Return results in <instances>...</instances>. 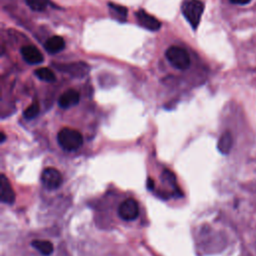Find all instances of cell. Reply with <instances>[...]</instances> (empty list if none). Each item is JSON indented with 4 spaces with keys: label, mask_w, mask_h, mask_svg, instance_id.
Wrapping results in <instances>:
<instances>
[{
    "label": "cell",
    "mask_w": 256,
    "mask_h": 256,
    "mask_svg": "<svg viewBox=\"0 0 256 256\" xmlns=\"http://www.w3.org/2000/svg\"><path fill=\"white\" fill-rule=\"evenodd\" d=\"M26 1V4L34 11L40 12V11H44L47 7V0H25Z\"/></svg>",
    "instance_id": "15"
},
{
    "label": "cell",
    "mask_w": 256,
    "mask_h": 256,
    "mask_svg": "<svg viewBox=\"0 0 256 256\" xmlns=\"http://www.w3.org/2000/svg\"><path fill=\"white\" fill-rule=\"evenodd\" d=\"M41 182L45 188L53 190L62 184L63 177L56 168L48 167L44 169L41 174Z\"/></svg>",
    "instance_id": "5"
},
{
    "label": "cell",
    "mask_w": 256,
    "mask_h": 256,
    "mask_svg": "<svg viewBox=\"0 0 256 256\" xmlns=\"http://www.w3.org/2000/svg\"><path fill=\"white\" fill-rule=\"evenodd\" d=\"M118 215L122 220L131 221L139 216V205L135 199L127 198L121 202L118 207Z\"/></svg>",
    "instance_id": "4"
},
{
    "label": "cell",
    "mask_w": 256,
    "mask_h": 256,
    "mask_svg": "<svg viewBox=\"0 0 256 256\" xmlns=\"http://www.w3.org/2000/svg\"><path fill=\"white\" fill-rule=\"evenodd\" d=\"M232 145H233L232 135L230 132L226 131L219 138L217 148H218L219 152L222 153V154H228L230 150H231V148H232Z\"/></svg>",
    "instance_id": "11"
},
{
    "label": "cell",
    "mask_w": 256,
    "mask_h": 256,
    "mask_svg": "<svg viewBox=\"0 0 256 256\" xmlns=\"http://www.w3.org/2000/svg\"><path fill=\"white\" fill-rule=\"evenodd\" d=\"M57 142L62 149L66 151H75L82 146L83 136L78 130L65 127L58 132Z\"/></svg>",
    "instance_id": "1"
},
{
    "label": "cell",
    "mask_w": 256,
    "mask_h": 256,
    "mask_svg": "<svg viewBox=\"0 0 256 256\" xmlns=\"http://www.w3.org/2000/svg\"><path fill=\"white\" fill-rule=\"evenodd\" d=\"M31 246L44 256H49L54 251L53 244L48 240H40V239L33 240L31 242Z\"/></svg>",
    "instance_id": "12"
},
{
    "label": "cell",
    "mask_w": 256,
    "mask_h": 256,
    "mask_svg": "<svg viewBox=\"0 0 256 256\" xmlns=\"http://www.w3.org/2000/svg\"><path fill=\"white\" fill-rule=\"evenodd\" d=\"M108 6H109V12H110V15L112 18H114L120 22L126 21L127 14H128L126 7L119 5V4H115V3H109Z\"/></svg>",
    "instance_id": "13"
},
{
    "label": "cell",
    "mask_w": 256,
    "mask_h": 256,
    "mask_svg": "<svg viewBox=\"0 0 256 256\" xmlns=\"http://www.w3.org/2000/svg\"><path fill=\"white\" fill-rule=\"evenodd\" d=\"M64 47H65L64 39L61 36H57V35L50 37L44 45V48L46 49V51H48V52L51 54H55V53L60 52V51H62L64 49Z\"/></svg>",
    "instance_id": "10"
},
{
    "label": "cell",
    "mask_w": 256,
    "mask_h": 256,
    "mask_svg": "<svg viewBox=\"0 0 256 256\" xmlns=\"http://www.w3.org/2000/svg\"><path fill=\"white\" fill-rule=\"evenodd\" d=\"M35 75L36 77L39 78L42 81L45 82H54L56 80V76L52 70H50L49 68L46 67H41L35 70Z\"/></svg>",
    "instance_id": "14"
},
{
    "label": "cell",
    "mask_w": 256,
    "mask_h": 256,
    "mask_svg": "<svg viewBox=\"0 0 256 256\" xmlns=\"http://www.w3.org/2000/svg\"><path fill=\"white\" fill-rule=\"evenodd\" d=\"M230 2L233 4H239V5H244V4H248L251 0H229Z\"/></svg>",
    "instance_id": "17"
},
{
    "label": "cell",
    "mask_w": 256,
    "mask_h": 256,
    "mask_svg": "<svg viewBox=\"0 0 256 256\" xmlns=\"http://www.w3.org/2000/svg\"><path fill=\"white\" fill-rule=\"evenodd\" d=\"M80 100V94L77 90L69 89L65 91L58 99V105L61 108L67 109L70 107H73L79 103Z\"/></svg>",
    "instance_id": "9"
},
{
    "label": "cell",
    "mask_w": 256,
    "mask_h": 256,
    "mask_svg": "<svg viewBox=\"0 0 256 256\" xmlns=\"http://www.w3.org/2000/svg\"><path fill=\"white\" fill-rule=\"evenodd\" d=\"M21 55L25 62L28 64H40L43 62L44 58L40 51L33 45H26L21 48Z\"/></svg>",
    "instance_id": "7"
},
{
    "label": "cell",
    "mask_w": 256,
    "mask_h": 256,
    "mask_svg": "<svg viewBox=\"0 0 256 256\" xmlns=\"http://www.w3.org/2000/svg\"><path fill=\"white\" fill-rule=\"evenodd\" d=\"M169 63L178 70H186L190 67L191 60L186 49L180 46H170L165 52Z\"/></svg>",
    "instance_id": "2"
},
{
    "label": "cell",
    "mask_w": 256,
    "mask_h": 256,
    "mask_svg": "<svg viewBox=\"0 0 256 256\" xmlns=\"http://www.w3.org/2000/svg\"><path fill=\"white\" fill-rule=\"evenodd\" d=\"M0 190H1L0 199H1L2 203H6V204H13L14 203L15 192L12 188L10 181L5 176V174L1 175V180H0Z\"/></svg>",
    "instance_id": "8"
},
{
    "label": "cell",
    "mask_w": 256,
    "mask_h": 256,
    "mask_svg": "<svg viewBox=\"0 0 256 256\" xmlns=\"http://www.w3.org/2000/svg\"><path fill=\"white\" fill-rule=\"evenodd\" d=\"M135 16L141 26L147 30L157 31L161 27V23L154 16L150 15L149 13H147L146 11H144L142 9H139L135 13Z\"/></svg>",
    "instance_id": "6"
},
{
    "label": "cell",
    "mask_w": 256,
    "mask_h": 256,
    "mask_svg": "<svg viewBox=\"0 0 256 256\" xmlns=\"http://www.w3.org/2000/svg\"><path fill=\"white\" fill-rule=\"evenodd\" d=\"M39 109L40 108L38 103L37 102H34V103H32L30 106H28L26 109H25V111L23 112V116L26 119H32L38 115Z\"/></svg>",
    "instance_id": "16"
},
{
    "label": "cell",
    "mask_w": 256,
    "mask_h": 256,
    "mask_svg": "<svg viewBox=\"0 0 256 256\" xmlns=\"http://www.w3.org/2000/svg\"><path fill=\"white\" fill-rule=\"evenodd\" d=\"M5 139H6V135H5V133L2 131V132H1V139H0V140H1V143H3V142L5 141Z\"/></svg>",
    "instance_id": "19"
},
{
    "label": "cell",
    "mask_w": 256,
    "mask_h": 256,
    "mask_svg": "<svg viewBox=\"0 0 256 256\" xmlns=\"http://www.w3.org/2000/svg\"><path fill=\"white\" fill-rule=\"evenodd\" d=\"M147 187L149 190L154 188V182H153V180H151V179H148V182H147Z\"/></svg>",
    "instance_id": "18"
},
{
    "label": "cell",
    "mask_w": 256,
    "mask_h": 256,
    "mask_svg": "<svg viewBox=\"0 0 256 256\" xmlns=\"http://www.w3.org/2000/svg\"><path fill=\"white\" fill-rule=\"evenodd\" d=\"M181 10L191 27L196 29L204 11L203 2H201L200 0H184Z\"/></svg>",
    "instance_id": "3"
}]
</instances>
